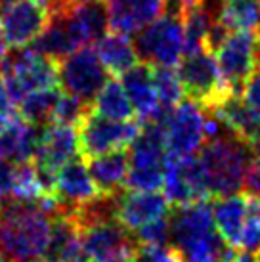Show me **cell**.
Instances as JSON below:
<instances>
[{
  "mask_svg": "<svg viewBox=\"0 0 260 262\" xmlns=\"http://www.w3.org/2000/svg\"><path fill=\"white\" fill-rule=\"evenodd\" d=\"M52 216L38 201H0V258L6 262H38L50 239Z\"/></svg>",
  "mask_w": 260,
  "mask_h": 262,
  "instance_id": "cell-1",
  "label": "cell"
},
{
  "mask_svg": "<svg viewBox=\"0 0 260 262\" xmlns=\"http://www.w3.org/2000/svg\"><path fill=\"white\" fill-rule=\"evenodd\" d=\"M251 155V146L230 130L214 140H207L197 151V157L201 161L209 195L226 197L239 193Z\"/></svg>",
  "mask_w": 260,
  "mask_h": 262,
  "instance_id": "cell-2",
  "label": "cell"
},
{
  "mask_svg": "<svg viewBox=\"0 0 260 262\" xmlns=\"http://www.w3.org/2000/svg\"><path fill=\"white\" fill-rule=\"evenodd\" d=\"M166 147L159 123H142L128 149V174L124 188L132 191H157L165 180Z\"/></svg>",
  "mask_w": 260,
  "mask_h": 262,
  "instance_id": "cell-3",
  "label": "cell"
},
{
  "mask_svg": "<svg viewBox=\"0 0 260 262\" xmlns=\"http://www.w3.org/2000/svg\"><path fill=\"white\" fill-rule=\"evenodd\" d=\"M0 73L12 102L17 103L23 96L35 90L59 86V61L27 48L8 52L0 63Z\"/></svg>",
  "mask_w": 260,
  "mask_h": 262,
  "instance_id": "cell-4",
  "label": "cell"
},
{
  "mask_svg": "<svg viewBox=\"0 0 260 262\" xmlns=\"http://www.w3.org/2000/svg\"><path fill=\"white\" fill-rule=\"evenodd\" d=\"M140 61L147 66L174 67L184 56V27L180 12L168 10L134 35Z\"/></svg>",
  "mask_w": 260,
  "mask_h": 262,
  "instance_id": "cell-5",
  "label": "cell"
},
{
  "mask_svg": "<svg viewBox=\"0 0 260 262\" xmlns=\"http://www.w3.org/2000/svg\"><path fill=\"white\" fill-rule=\"evenodd\" d=\"M153 123H159L168 155L188 157L205 144V110L191 100H182L170 110H161Z\"/></svg>",
  "mask_w": 260,
  "mask_h": 262,
  "instance_id": "cell-6",
  "label": "cell"
},
{
  "mask_svg": "<svg viewBox=\"0 0 260 262\" xmlns=\"http://www.w3.org/2000/svg\"><path fill=\"white\" fill-rule=\"evenodd\" d=\"M214 56L224 86L241 94L249 77L260 67V35L256 31H230Z\"/></svg>",
  "mask_w": 260,
  "mask_h": 262,
  "instance_id": "cell-7",
  "label": "cell"
},
{
  "mask_svg": "<svg viewBox=\"0 0 260 262\" xmlns=\"http://www.w3.org/2000/svg\"><path fill=\"white\" fill-rule=\"evenodd\" d=\"M140 128L142 121L138 117L128 121H113L90 110L77 124L79 151L84 159H92L115 149H124L138 136Z\"/></svg>",
  "mask_w": 260,
  "mask_h": 262,
  "instance_id": "cell-8",
  "label": "cell"
},
{
  "mask_svg": "<svg viewBox=\"0 0 260 262\" xmlns=\"http://www.w3.org/2000/svg\"><path fill=\"white\" fill-rule=\"evenodd\" d=\"M107 71L101 66L94 44L80 46L59 61V86L92 107V102L107 82Z\"/></svg>",
  "mask_w": 260,
  "mask_h": 262,
  "instance_id": "cell-9",
  "label": "cell"
},
{
  "mask_svg": "<svg viewBox=\"0 0 260 262\" xmlns=\"http://www.w3.org/2000/svg\"><path fill=\"white\" fill-rule=\"evenodd\" d=\"M176 75L180 79L184 94L203 110L210 107L226 92H230L220 79L216 59L209 50L184 54L178 61Z\"/></svg>",
  "mask_w": 260,
  "mask_h": 262,
  "instance_id": "cell-10",
  "label": "cell"
},
{
  "mask_svg": "<svg viewBox=\"0 0 260 262\" xmlns=\"http://www.w3.org/2000/svg\"><path fill=\"white\" fill-rule=\"evenodd\" d=\"M48 0H14L0 8V25L12 48H27L50 21Z\"/></svg>",
  "mask_w": 260,
  "mask_h": 262,
  "instance_id": "cell-11",
  "label": "cell"
},
{
  "mask_svg": "<svg viewBox=\"0 0 260 262\" xmlns=\"http://www.w3.org/2000/svg\"><path fill=\"white\" fill-rule=\"evenodd\" d=\"M82 245L90 262H124L136 253L138 241L117 219L103 220L80 230Z\"/></svg>",
  "mask_w": 260,
  "mask_h": 262,
  "instance_id": "cell-12",
  "label": "cell"
},
{
  "mask_svg": "<svg viewBox=\"0 0 260 262\" xmlns=\"http://www.w3.org/2000/svg\"><path fill=\"white\" fill-rule=\"evenodd\" d=\"M163 188L166 201L174 207L205 201L207 197H210L197 153L188 157H174L166 153Z\"/></svg>",
  "mask_w": 260,
  "mask_h": 262,
  "instance_id": "cell-13",
  "label": "cell"
},
{
  "mask_svg": "<svg viewBox=\"0 0 260 262\" xmlns=\"http://www.w3.org/2000/svg\"><path fill=\"white\" fill-rule=\"evenodd\" d=\"M96 195H100V191L82 159L73 157L58 170L54 184V199L58 203V212L69 214L80 205L92 201Z\"/></svg>",
  "mask_w": 260,
  "mask_h": 262,
  "instance_id": "cell-14",
  "label": "cell"
},
{
  "mask_svg": "<svg viewBox=\"0 0 260 262\" xmlns=\"http://www.w3.org/2000/svg\"><path fill=\"white\" fill-rule=\"evenodd\" d=\"M168 216H170V245H174L180 253L214 230L212 205L207 199L178 205L174 207L172 212H168Z\"/></svg>",
  "mask_w": 260,
  "mask_h": 262,
  "instance_id": "cell-15",
  "label": "cell"
},
{
  "mask_svg": "<svg viewBox=\"0 0 260 262\" xmlns=\"http://www.w3.org/2000/svg\"><path fill=\"white\" fill-rule=\"evenodd\" d=\"M109 29L121 35H136L166 12V0H105Z\"/></svg>",
  "mask_w": 260,
  "mask_h": 262,
  "instance_id": "cell-16",
  "label": "cell"
},
{
  "mask_svg": "<svg viewBox=\"0 0 260 262\" xmlns=\"http://www.w3.org/2000/svg\"><path fill=\"white\" fill-rule=\"evenodd\" d=\"M205 111L214 113L228 130L245 140L251 147L260 144V115L247 105L239 92H226Z\"/></svg>",
  "mask_w": 260,
  "mask_h": 262,
  "instance_id": "cell-17",
  "label": "cell"
},
{
  "mask_svg": "<svg viewBox=\"0 0 260 262\" xmlns=\"http://www.w3.org/2000/svg\"><path fill=\"white\" fill-rule=\"evenodd\" d=\"M170 203L159 191H132L124 188L117 201V220L130 232L151 220L165 216Z\"/></svg>",
  "mask_w": 260,
  "mask_h": 262,
  "instance_id": "cell-18",
  "label": "cell"
},
{
  "mask_svg": "<svg viewBox=\"0 0 260 262\" xmlns=\"http://www.w3.org/2000/svg\"><path fill=\"white\" fill-rule=\"evenodd\" d=\"M52 12H63L71 29L79 38L80 46L96 44L109 27L105 0H75L71 4L56 8Z\"/></svg>",
  "mask_w": 260,
  "mask_h": 262,
  "instance_id": "cell-19",
  "label": "cell"
},
{
  "mask_svg": "<svg viewBox=\"0 0 260 262\" xmlns=\"http://www.w3.org/2000/svg\"><path fill=\"white\" fill-rule=\"evenodd\" d=\"M46 262H90L82 237H80L79 226L73 222L71 216L63 212L54 214L52 219V232L50 239L44 251Z\"/></svg>",
  "mask_w": 260,
  "mask_h": 262,
  "instance_id": "cell-20",
  "label": "cell"
},
{
  "mask_svg": "<svg viewBox=\"0 0 260 262\" xmlns=\"http://www.w3.org/2000/svg\"><path fill=\"white\" fill-rule=\"evenodd\" d=\"M121 79H123L121 84L126 90V96H128L132 110L138 115V119L142 123L153 121L163 107L159 105L157 90H155V84H153L151 66L140 61L138 66L128 69Z\"/></svg>",
  "mask_w": 260,
  "mask_h": 262,
  "instance_id": "cell-21",
  "label": "cell"
},
{
  "mask_svg": "<svg viewBox=\"0 0 260 262\" xmlns=\"http://www.w3.org/2000/svg\"><path fill=\"white\" fill-rule=\"evenodd\" d=\"M44 126L31 124L23 119L10 124L6 130L0 132V157L14 165L31 161L38 149Z\"/></svg>",
  "mask_w": 260,
  "mask_h": 262,
  "instance_id": "cell-22",
  "label": "cell"
},
{
  "mask_svg": "<svg viewBox=\"0 0 260 262\" xmlns=\"http://www.w3.org/2000/svg\"><path fill=\"white\" fill-rule=\"evenodd\" d=\"M86 167L100 193H105V195L117 193V191L124 189V182H126L128 151L115 149V151L92 157V159H88Z\"/></svg>",
  "mask_w": 260,
  "mask_h": 262,
  "instance_id": "cell-23",
  "label": "cell"
},
{
  "mask_svg": "<svg viewBox=\"0 0 260 262\" xmlns=\"http://www.w3.org/2000/svg\"><path fill=\"white\" fill-rule=\"evenodd\" d=\"M96 52L100 56L101 66L113 77H123L128 69L140 63V56L134 42L126 35L115 33V31L105 33L96 42Z\"/></svg>",
  "mask_w": 260,
  "mask_h": 262,
  "instance_id": "cell-24",
  "label": "cell"
},
{
  "mask_svg": "<svg viewBox=\"0 0 260 262\" xmlns=\"http://www.w3.org/2000/svg\"><path fill=\"white\" fill-rule=\"evenodd\" d=\"M247 216V197L237 193L226 197H218V201L212 205V222L216 232L224 237L226 243L235 247L239 232L243 228Z\"/></svg>",
  "mask_w": 260,
  "mask_h": 262,
  "instance_id": "cell-25",
  "label": "cell"
},
{
  "mask_svg": "<svg viewBox=\"0 0 260 262\" xmlns=\"http://www.w3.org/2000/svg\"><path fill=\"white\" fill-rule=\"evenodd\" d=\"M90 110L101 117L113 119V121L134 119V110H132V103H130L128 96H126V90H124V86L119 80L113 79L107 80L101 86V90L94 98Z\"/></svg>",
  "mask_w": 260,
  "mask_h": 262,
  "instance_id": "cell-26",
  "label": "cell"
},
{
  "mask_svg": "<svg viewBox=\"0 0 260 262\" xmlns=\"http://www.w3.org/2000/svg\"><path fill=\"white\" fill-rule=\"evenodd\" d=\"M216 19L230 31H254L260 19V0H218Z\"/></svg>",
  "mask_w": 260,
  "mask_h": 262,
  "instance_id": "cell-27",
  "label": "cell"
},
{
  "mask_svg": "<svg viewBox=\"0 0 260 262\" xmlns=\"http://www.w3.org/2000/svg\"><path fill=\"white\" fill-rule=\"evenodd\" d=\"M59 92H61V86H54L44 88V90H35L31 94L23 96L17 102V111H19L21 119L31 124H40V126L48 124Z\"/></svg>",
  "mask_w": 260,
  "mask_h": 262,
  "instance_id": "cell-28",
  "label": "cell"
},
{
  "mask_svg": "<svg viewBox=\"0 0 260 262\" xmlns=\"http://www.w3.org/2000/svg\"><path fill=\"white\" fill-rule=\"evenodd\" d=\"M151 77L153 84L157 90V98H159V105L163 110H170L174 105L184 100V88L180 84V79L174 71V67H161L151 66Z\"/></svg>",
  "mask_w": 260,
  "mask_h": 262,
  "instance_id": "cell-29",
  "label": "cell"
},
{
  "mask_svg": "<svg viewBox=\"0 0 260 262\" xmlns=\"http://www.w3.org/2000/svg\"><path fill=\"white\" fill-rule=\"evenodd\" d=\"M42 195H44V189L40 186V178H38L35 165L31 161L19 163L15 167L12 197L19 199V201H38Z\"/></svg>",
  "mask_w": 260,
  "mask_h": 262,
  "instance_id": "cell-30",
  "label": "cell"
},
{
  "mask_svg": "<svg viewBox=\"0 0 260 262\" xmlns=\"http://www.w3.org/2000/svg\"><path fill=\"white\" fill-rule=\"evenodd\" d=\"M235 245L253 255L260 253V197L247 195V216Z\"/></svg>",
  "mask_w": 260,
  "mask_h": 262,
  "instance_id": "cell-31",
  "label": "cell"
},
{
  "mask_svg": "<svg viewBox=\"0 0 260 262\" xmlns=\"http://www.w3.org/2000/svg\"><path fill=\"white\" fill-rule=\"evenodd\" d=\"M88 111H90V105H86L82 100H79V98H75V96L67 94V92L61 90L58 96V100H56V103H54L50 123L77 126Z\"/></svg>",
  "mask_w": 260,
  "mask_h": 262,
  "instance_id": "cell-32",
  "label": "cell"
},
{
  "mask_svg": "<svg viewBox=\"0 0 260 262\" xmlns=\"http://www.w3.org/2000/svg\"><path fill=\"white\" fill-rule=\"evenodd\" d=\"M168 212L165 216L151 220V222L140 226L138 230L132 232L140 245H165V243H170V216H168Z\"/></svg>",
  "mask_w": 260,
  "mask_h": 262,
  "instance_id": "cell-33",
  "label": "cell"
},
{
  "mask_svg": "<svg viewBox=\"0 0 260 262\" xmlns=\"http://www.w3.org/2000/svg\"><path fill=\"white\" fill-rule=\"evenodd\" d=\"M134 262H184L182 253L178 249L165 243V245H140L138 243L136 253L132 256Z\"/></svg>",
  "mask_w": 260,
  "mask_h": 262,
  "instance_id": "cell-34",
  "label": "cell"
},
{
  "mask_svg": "<svg viewBox=\"0 0 260 262\" xmlns=\"http://www.w3.org/2000/svg\"><path fill=\"white\" fill-rule=\"evenodd\" d=\"M251 149H253V155H251V163L247 168L243 189L247 191V195L260 197V144L253 146Z\"/></svg>",
  "mask_w": 260,
  "mask_h": 262,
  "instance_id": "cell-35",
  "label": "cell"
},
{
  "mask_svg": "<svg viewBox=\"0 0 260 262\" xmlns=\"http://www.w3.org/2000/svg\"><path fill=\"white\" fill-rule=\"evenodd\" d=\"M241 96H243V100L247 102V105L254 113L260 115V67L249 77V80H247L243 90H241Z\"/></svg>",
  "mask_w": 260,
  "mask_h": 262,
  "instance_id": "cell-36",
  "label": "cell"
},
{
  "mask_svg": "<svg viewBox=\"0 0 260 262\" xmlns=\"http://www.w3.org/2000/svg\"><path fill=\"white\" fill-rule=\"evenodd\" d=\"M14 163L0 157V201L12 197V188H14Z\"/></svg>",
  "mask_w": 260,
  "mask_h": 262,
  "instance_id": "cell-37",
  "label": "cell"
},
{
  "mask_svg": "<svg viewBox=\"0 0 260 262\" xmlns=\"http://www.w3.org/2000/svg\"><path fill=\"white\" fill-rule=\"evenodd\" d=\"M8 48H10V44H8L6 37H4V31H2V25H0V63L4 61V58L8 56Z\"/></svg>",
  "mask_w": 260,
  "mask_h": 262,
  "instance_id": "cell-38",
  "label": "cell"
},
{
  "mask_svg": "<svg viewBox=\"0 0 260 262\" xmlns=\"http://www.w3.org/2000/svg\"><path fill=\"white\" fill-rule=\"evenodd\" d=\"M233 262H258V258H256L253 253H247V251H243V253H235V256H233Z\"/></svg>",
  "mask_w": 260,
  "mask_h": 262,
  "instance_id": "cell-39",
  "label": "cell"
},
{
  "mask_svg": "<svg viewBox=\"0 0 260 262\" xmlns=\"http://www.w3.org/2000/svg\"><path fill=\"white\" fill-rule=\"evenodd\" d=\"M75 0H50V10H56V8H63L67 4H71Z\"/></svg>",
  "mask_w": 260,
  "mask_h": 262,
  "instance_id": "cell-40",
  "label": "cell"
},
{
  "mask_svg": "<svg viewBox=\"0 0 260 262\" xmlns=\"http://www.w3.org/2000/svg\"><path fill=\"white\" fill-rule=\"evenodd\" d=\"M10 2H14V0H0V8L6 6V4H10ZM48 2H50V0H48Z\"/></svg>",
  "mask_w": 260,
  "mask_h": 262,
  "instance_id": "cell-41",
  "label": "cell"
},
{
  "mask_svg": "<svg viewBox=\"0 0 260 262\" xmlns=\"http://www.w3.org/2000/svg\"><path fill=\"white\" fill-rule=\"evenodd\" d=\"M124 262H134V260H132V258H130V260H124Z\"/></svg>",
  "mask_w": 260,
  "mask_h": 262,
  "instance_id": "cell-42",
  "label": "cell"
},
{
  "mask_svg": "<svg viewBox=\"0 0 260 262\" xmlns=\"http://www.w3.org/2000/svg\"><path fill=\"white\" fill-rule=\"evenodd\" d=\"M0 262H6V260H4V258H0Z\"/></svg>",
  "mask_w": 260,
  "mask_h": 262,
  "instance_id": "cell-43",
  "label": "cell"
},
{
  "mask_svg": "<svg viewBox=\"0 0 260 262\" xmlns=\"http://www.w3.org/2000/svg\"><path fill=\"white\" fill-rule=\"evenodd\" d=\"M258 27H260V19H258ZM258 35H260V33H258Z\"/></svg>",
  "mask_w": 260,
  "mask_h": 262,
  "instance_id": "cell-44",
  "label": "cell"
},
{
  "mask_svg": "<svg viewBox=\"0 0 260 262\" xmlns=\"http://www.w3.org/2000/svg\"><path fill=\"white\" fill-rule=\"evenodd\" d=\"M38 262H46V260H38Z\"/></svg>",
  "mask_w": 260,
  "mask_h": 262,
  "instance_id": "cell-45",
  "label": "cell"
},
{
  "mask_svg": "<svg viewBox=\"0 0 260 262\" xmlns=\"http://www.w3.org/2000/svg\"><path fill=\"white\" fill-rule=\"evenodd\" d=\"M258 255H260V253H258ZM258 262H260V258H258Z\"/></svg>",
  "mask_w": 260,
  "mask_h": 262,
  "instance_id": "cell-46",
  "label": "cell"
}]
</instances>
